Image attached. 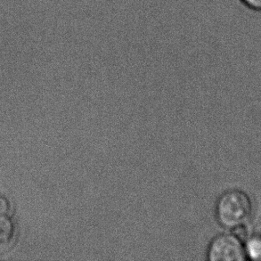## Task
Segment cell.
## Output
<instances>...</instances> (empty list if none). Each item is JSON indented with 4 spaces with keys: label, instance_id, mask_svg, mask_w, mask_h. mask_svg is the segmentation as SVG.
<instances>
[{
    "label": "cell",
    "instance_id": "cell-1",
    "mask_svg": "<svg viewBox=\"0 0 261 261\" xmlns=\"http://www.w3.org/2000/svg\"><path fill=\"white\" fill-rule=\"evenodd\" d=\"M252 204L247 194L239 190L227 191L219 197L216 206L217 219L221 226L234 229L251 217Z\"/></svg>",
    "mask_w": 261,
    "mask_h": 261
},
{
    "label": "cell",
    "instance_id": "cell-2",
    "mask_svg": "<svg viewBox=\"0 0 261 261\" xmlns=\"http://www.w3.org/2000/svg\"><path fill=\"white\" fill-rule=\"evenodd\" d=\"M246 258L242 241L234 234L216 237L208 247V258L212 261H242Z\"/></svg>",
    "mask_w": 261,
    "mask_h": 261
},
{
    "label": "cell",
    "instance_id": "cell-4",
    "mask_svg": "<svg viewBox=\"0 0 261 261\" xmlns=\"http://www.w3.org/2000/svg\"><path fill=\"white\" fill-rule=\"evenodd\" d=\"M245 254L251 259H261V238L252 237L246 243V247L244 248Z\"/></svg>",
    "mask_w": 261,
    "mask_h": 261
},
{
    "label": "cell",
    "instance_id": "cell-5",
    "mask_svg": "<svg viewBox=\"0 0 261 261\" xmlns=\"http://www.w3.org/2000/svg\"><path fill=\"white\" fill-rule=\"evenodd\" d=\"M240 2L250 10L261 12V0H240Z\"/></svg>",
    "mask_w": 261,
    "mask_h": 261
},
{
    "label": "cell",
    "instance_id": "cell-6",
    "mask_svg": "<svg viewBox=\"0 0 261 261\" xmlns=\"http://www.w3.org/2000/svg\"><path fill=\"white\" fill-rule=\"evenodd\" d=\"M9 210V204L7 200L3 197H0V215H7Z\"/></svg>",
    "mask_w": 261,
    "mask_h": 261
},
{
    "label": "cell",
    "instance_id": "cell-3",
    "mask_svg": "<svg viewBox=\"0 0 261 261\" xmlns=\"http://www.w3.org/2000/svg\"><path fill=\"white\" fill-rule=\"evenodd\" d=\"M14 236V223L7 215H0V249L7 247Z\"/></svg>",
    "mask_w": 261,
    "mask_h": 261
}]
</instances>
